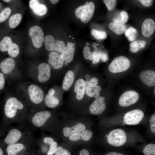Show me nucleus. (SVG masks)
I'll use <instances>...</instances> for the list:
<instances>
[{"mask_svg": "<svg viewBox=\"0 0 155 155\" xmlns=\"http://www.w3.org/2000/svg\"><path fill=\"white\" fill-rule=\"evenodd\" d=\"M27 122L33 128L52 132L55 130L56 119L53 118L51 112L49 111H38L32 116H28Z\"/></svg>", "mask_w": 155, "mask_h": 155, "instance_id": "nucleus-1", "label": "nucleus"}, {"mask_svg": "<svg viewBox=\"0 0 155 155\" xmlns=\"http://www.w3.org/2000/svg\"><path fill=\"white\" fill-rule=\"evenodd\" d=\"M24 108V104L16 98L12 97L7 100L5 105L4 113L10 123L21 124L26 122V119L19 113V111Z\"/></svg>", "mask_w": 155, "mask_h": 155, "instance_id": "nucleus-2", "label": "nucleus"}, {"mask_svg": "<svg viewBox=\"0 0 155 155\" xmlns=\"http://www.w3.org/2000/svg\"><path fill=\"white\" fill-rule=\"evenodd\" d=\"M33 137L32 130L28 128L12 127L9 131L4 140L7 145L27 140Z\"/></svg>", "mask_w": 155, "mask_h": 155, "instance_id": "nucleus-3", "label": "nucleus"}, {"mask_svg": "<svg viewBox=\"0 0 155 155\" xmlns=\"http://www.w3.org/2000/svg\"><path fill=\"white\" fill-rule=\"evenodd\" d=\"M34 137L16 143L8 145L6 151L7 155H26L34 145Z\"/></svg>", "mask_w": 155, "mask_h": 155, "instance_id": "nucleus-4", "label": "nucleus"}, {"mask_svg": "<svg viewBox=\"0 0 155 155\" xmlns=\"http://www.w3.org/2000/svg\"><path fill=\"white\" fill-rule=\"evenodd\" d=\"M95 9L94 3L92 2H87L85 4L78 7L75 10L76 17L80 19L84 23L88 22L92 18Z\"/></svg>", "mask_w": 155, "mask_h": 155, "instance_id": "nucleus-5", "label": "nucleus"}, {"mask_svg": "<svg viewBox=\"0 0 155 155\" xmlns=\"http://www.w3.org/2000/svg\"><path fill=\"white\" fill-rule=\"evenodd\" d=\"M130 62L127 57L120 56L115 57L110 64L108 69L111 72L116 73L124 71L130 67Z\"/></svg>", "mask_w": 155, "mask_h": 155, "instance_id": "nucleus-6", "label": "nucleus"}, {"mask_svg": "<svg viewBox=\"0 0 155 155\" xmlns=\"http://www.w3.org/2000/svg\"><path fill=\"white\" fill-rule=\"evenodd\" d=\"M108 143L115 146H119L123 145L127 140V136L125 132L121 129L113 130L107 137Z\"/></svg>", "mask_w": 155, "mask_h": 155, "instance_id": "nucleus-7", "label": "nucleus"}, {"mask_svg": "<svg viewBox=\"0 0 155 155\" xmlns=\"http://www.w3.org/2000/svg\"><path fill=\"white\" fill-rule=\"evenodd\" d=\"M29 33L34 46L37 48H40L44 38L42 29L38 26H34L30 28Z\"/></svg>", "mask_w": 155, "mask_h": 155, "instance_id": "nucleus-8", "label": "nucleus"}, {"mask_svg": "<svg viewBox=\"0 0 155 155\" xmlns=\"http://www.w3.org/2000/svg\"><path fill=\"white\" fill-rule=\"evenodd\" d=\"M44 41L46 49L49 51H55L61 53L65 46L63 41L56 40L53 36L50 35L46 36Z\"/></svg>", "mask_w": 155, "mask_h": 155, "instance_id": "nucleus-9", "label": "nucleus"}, {"mask_svg": "<svg viewBox=\"0 0 155 155\" xmlns=\"http://www.w3.org/2000/svg\"><path fill=\"white\" fill-rule=\"evenodd\" d=\"M139 96L137 92L129 90L124 93L119 100V104L122 106H129L135 103L138 100Z\"/></svg>", "mask_w": 155, "mask_h": 155, "instance_id": "nucleus-10", "label": "nucleus"}, {"mask_svg": "<svg viewBox=\"0 0 155 155\" xmlns=\"http://www.w3.org/2000/svg\"><path fill=\"white\" fill-rule=\"evenodd\" d=\"M144 115V113L141 110L135 109L126 113L124 116V120L128 125H136L142 120Z\"/></svg>", "mask_w": 155, "mask_h": 155, "instance_id": "nucleus-11", "label": "nucleus"}, {"mask_svg": "<svg viewBox=\"0 0 155 155\" xmlns=\"http://www.w3.org/2000/svg\"><path fill=\"white\" fill-rule=\"evenodd\" d=\"M29 98L33 103L38 104L41 103L44 98V93L42 90L37 86L32 84L28 88Z\"/></svg>", "mask_w": 155, "mask_h": 155, "instance_id": "nucleus-12", "label": "nucleus"}, {"mask_svg": "<svg viewBox=\"0 0 155 155\" xmlns=\"http://www.w3.org/2000/svg\"><path fill=\"white\" fill-rule=\"evenodd\" d=\"M105 98L99 96L91 104L89 107L90 112L93 115H99L102 113L106 108Z\"/></svg>", "mask_w": 155, "mask_h": 155, "instance_id": "nucleus-13", "label": "nucleus"}, {"mask_svg": "<svg viewBox=\"0 0 155 155\" xmlns=\"http://www.w3.org/2000/svg\"><path fill=\"white\" fill-rule=\"evenodd\" d=\"M48 62L49 65L55 69H60L63 66L64 61L61 54L55 51L50 52L49 54Z\"/></svg>", "mask_w": 155, "mask_h": 155, "instance_id": "nucleus-14", "label": "nucleus"}, {"mask_svg": "<svg viewBox=\"0 0 155 155\" xmlns=\"http://www.w3.org/2000/svg\"><path fill=\"white\" fill-rule=\"evenodd\" d=\"M38 69V78L39 81L41 82H44L48 81L51 76L50 66L46 63H42L39 65Z\"/></svg>", "mask_w": 155, "mask_h": 155, "instance_id": "nucleus-15", "label": "nucleus"}, {"mask_svg": "<svg viewBox=\"0 0 155 155\" xmlns=\"http://www.w3.org/2000/svg\"><path fill=\"white\" fill-rule=\"evenodd\" d=\"M75 50L74 44L72 42L68 43L61 54L64 61L67 63L71 62L73 59Z\"/></svg>", "mask_w": 155, "mask_h": 155, "instance_id": "nucleus-16", "label": "nucleus"}, {"mask_svg": "<svg viewBox=\"0 0 155 155\" xmlns=\"http://www.w3.org/2000/svg\"><path fill=\"white\" fill-rule=\"evenodd\" d=\"M140 78L142 82L149 86L155 85V72L150 70H146L141 72Z\"/></svg>", "mask_w": 155, "mask_h": 155, "instance_id": "nucleus-17", "label": "nucleus"}, {"mask_svg": "<svg viewBox=\"0 0 155 155\" xmlns=\"http://www.w3.org/2000/svg\"><path fill=\"white\" fill-rule=\"evenodd\" d=\"M86 129L85 125L79 122L71 127H65L63 129V134L65 137H69L70 136Z\"/></svg>", "mask_w": 155, "mask_h": 155, "instance_id": "nucleus-18", "label": "nucleus"}, {"mask_svg": "<svg viewBox=\"0 0 155 155\" xmlns=\"http://www.w3.org/2000/svg\"><path fill=\"white\" fill-rule=\"evenodd\" d=\"M155 30V23L150 18L145 20L143 22L142 27V33L146 37H149L154 33Z\"/></svg>", "mask_w": 155, "mask_h": 155, "instance_id": "nucleus-19", "label": "nucleus"}, {"mask_svg": "<svg viewBox=\"0 0 155 155\" xmlns=\"http://www.w3.org/2000/svg\"><path fill=\"white\" fill-rule=\"evenodd\" d=\"M92 135V132L91 131L86 129L70 136L68 139L73 142H76L80 140L87 141L90 139Z\"/></svg>", "mask_w": 155, "mask_h": 155, "instance_id": "nucleus-20", "label": "nucleus"}, {"mask_svg": "<svg viewBox=\"0 0 155 155\" xmlns=\"http://www.w3.org/2000/svg\"><path fill=\"white\" fill-rule=\"evenodd\" d=\"M87 82L82 79H78L74 85V91L76 93V98L79 100L82 99L84 97L87 86Z\"/></svg>", "mask_w": 155, "mask_h": 155, "instance_id": "nucleus-21", "label": "nucleus"}, {"mask_svg": "<svg viewBox=\"0 0 155 155\" xmlns=\"http://www.w3.org/2000/svg\"><path fill=\"white\" fill-rule=\"evenodd\" d=\"M16 63L14 60L10 57L7 58L3 60L0 64V68L5 74L11 72L15 67Z\"/></svg>", "mask_w": 155, "mask_h": 155, "instance_id": "nucleus-22", "label": "nucleus"}, {"mask_svg": "<svg viewBox=\"0 0 155 155\" xmlns=\"http://www.w3.org/2000/svg\"><path fill=\"white\" fill-rule=\"evenodd\" d=\"M74 74L71 70L68 71L63 80V88L65 90H69L71 87L74 80Z\"/></svg>", "mask_w": 155, "mask_h": 155, "instance_id": "nucleus-23", "label": "nucleus"}, {"mask_svg": "<svg viewBox=\"0 0 155 155\" xmlns=\"http://www.w3.org/2000/svg\"><path fill=\"white\" fill-rule=\"evenodd\" d=\"M109 27L113 32L118 35L123 34L127 29V26L125 24L114 22L110 24Z\"/></svg>", "mask_w": 155, "mask_h": 155, "instance_id": "nucleus-24", "label": "nucleus"}, {"mask_svg": "<svg viewBox=\"0 0 155 155\" xmlns=\"http://www.w3.org/2000/svg\"><path fill=\"white\" fill-rule=\"evenodd\" d=\"M44 102L46 105L50 108H54L59 104V101L58 98L53 96L47 94L45 98Z\"/></svg>", "mask_w": 155, "mask_h": 155, "instance_id": "nucleus-25", "label": "nucleus"}, {"mask_svg": "<svg viewBox=\"0 0 155 155\" xmlns=\"http://www.w3.org/2000/svg\"><path fill=\"white\" fill-rule=\"evenodd\" d=\"M146 43V42L143 40L134 41L130 44V50L132 53H136L140 49L144 48Z\"/></svg>", "mask_w": 155, "mask_h": 155, "instance_id": "nucleus-26", "label": "nucleus"}, {"mask_svg": "<svg viewBox=\"0 0 155 155\" xmlns=\"http://www.w3.org/2000/svg\"><path fill=\"white\" fill-rule=\"evenodd\" d=\"M22 18V15L19 13H16L11 16L9 21L10 27L14 28L17 27L20 23Z\"/></svg>", "mask_w": 155, "mask_h": 155, "instance_id": "nucleus-27", "label": "nucleus"}, {"mask_svg": "<svg viewBox=\"0 0 155 155\" xmlns=\"http://www.w3.org/2000/svg\"><path fill=\"white\" fill-rule=\"evenodd\" d=\"M12 43L10 37L7 36L4 37L0 42V50L2 52L7 51Z\"/></svg>", "mask_w": 155, "mask_h": 155, "instance_id": "nucleus-28", "label": "nucleus"}, {"mask_svg": "<svg viewBox=\"0 0 155 155\" xmlns=\"http://www.w3.org/2000/svg\"><path fill=\"white\" fill-rule=\"evenodd\" d=\"M129 16L127 13L125 11H121L116 17L113 18L114 22L124 24L128 20Z\"/></svg>", "mask_w": 155, "mask_h": 155, "instance_id": "nucleus-29", "label": "nucleus"}, {"mask_svg": "<svg viewBox=\"0 0 155 155\" xmlns=\"http://www.w3.org/2000/svg\"><path fill=\"white\" fill-rule=\"evenodd\" d=\"M36 14L39 16L44 15L47 12V9L45 5L39 3L32 10Z\"/></svg>", "mask_w": 155, "mask_h": 155, "instance_id": "nucleus-30", "label": "nucleus"}, {"mask_svg": "<svg viewBox=\"0 0 155 155\" xmlns=\"http://www.w3.org/2000/svg\"><path fill=\"white\" fill-rule=\"evenodd\" d=\"M19 51L18 45L15 43H12L7 50V52L10 57L14 58L18 55Z\"/></svg>", "mask_w": 155, "mask_h": 155, "instance_id": "nucleus-31", "label": "nucleus"}, {"mask_svg": "<svg viewBox=\"0 0 155 155\" xmlns=\"http://www.w3.org/2000/svg\"><path fill=\"white\" fill-rule=\"evenodd\" d=\"M137 34V32L136 29L132 27H130L125 32L126 36L130 41H133L135 39Z\"/></svg>", "mask_w": 155, "mask_h": 155, "instance_id": "nucleus-32", "label": "nucleus"}, {"mask_svg": "<svg viewBox=\"0 0 155 155\" xmlns=\"http://www.w3.org/2000/svg\"><path fill=\"white\" fill-rule=\"evenodd\" d=\"M91 34L96 39L98 40L106 38L107 36L106 33L104 31H100L93 29L91 31Z\"/></svg>", "mask_w": 155, "mask_h": 155, "instance_id": "nucleus-33", "label": "nucleus"}, {"mask_svg": "<svg viewBox=\"0 0 155 155\" xmlns=\"http://www.w3.org/2000/svg\"><path fill=\"white\" fill-rule=\"evenodd\" d=\"M143 152L146 155H155V144H151L147 145L144 148Z\"/></svg>", "mask_w": 155, "mask_h": 155, "instance_id": "nucleus-34", "label": "nucleus"}, {"mask_svg": "<svg viewBox=\"0 0 155 155\" xmlns=\"http://www.w3.org/2000/svg\"><path fill=\"white\" fill-rule=\"evenodd\" d=\"M11 9L9 7L5 8L0 13V23L5 20L9 16Z\"/></svg>", "mask_w": 155, "mask_h": 155, "instance_id": "nucleus-35", "label": "nucleus"}, {"mask_svg": "<svg viewBox=\"0 0 155 155\" xmlns=\"http://www.w3.org/2000/svg\"><path fill=\"white\" fill-rule=\"evenodd\" d=\"M103 1L109 11L113 10L116 7L117 4L116 0H104Z\"/></svg>", "mask_w": 155, "mask_h": 155, "instance_id": "nucleus-36", "label": "nucleus"}, {"mask_svg": "<svg viewBox=\"0 0 155 155\" xmlns=\"http://www.w3.org/2000/svg\"><path fill=\"white\" fill-rule=\"evenodd\" d=\"M54 154L55 155H71L68 150L61 146L57 147Z\"/></svg>", "mask_w": 155, "mask_h": 155, "instance_id": "nucleus-37", "label": "nucleus"}, {"mask_svg": "<svg viewBox=\"0 0 155 155\" xmlns=\"http://www.w3.org/2000/svg\"><path fill=\"white\" fill-rule=\"evenodd\" d=\"M57 146V143L55 141H54L50 145L49 148L47 152V155H53L54 154Z\"/></svg>", "mask_w": 155, "mask_h": 155, "instance_id": "nucleus-38", "label": "nucleus"}, {"mask_svg": "<svg viewBox=\"0 0 155 155\" xmlns=\"http://www.w3.org/2000/svg\"><path fill=\"white\" fill-rule=\"evenodd\" d=\"M94 88L87 84L86 88V94L89 96L91 97L94 96Z\"/></svg>", "mask_w": 155, "mask_h": 155, "instance_id": "nucleus-39", "label": "nucleus"}, {"mask_svg": "<svg viewBox=\"0 0 155 155\" xmlns=\"http://www.w3.org/2000/svg\"><path fill=\"white\" fill-rule=\"evenodd\" d=\"M91 53L89 47L88 46H85L84 47L83 51V54L85 59H89Z\"/></svg>", "mask_w": 155, "mask_h": 155, "instance_id": "nucleus-40", "label": "nucleus"}, {"mask_svg": "<svg viewBox=\"0 0 155 155\" xmlns=\"http://www.w3.org/2000/svg\"><path fill=\"white\" fill-rule=\"evenodd\" d=\"M150 129L153 133H155V114H154L150 120Z\"/></svg>", "mask_w": 155, "mask_h": 155, "instance_id": "nucleus-41", "label": "nucleus"}, {"mask_svg": "<svg viewBox=\"0 0 155 155\" xmlns=\"http://www.w3.org/2000/svg\"><path fill=\"white\" fill-rule=\"evenodd\" d=\"M101 51H98L95 54L93 58L92 59V63L96 64L98 63L101 59Z\"/></svg>", "mask_w": 155, "mask_h": 155, "instance_id": "nucleus-42", "label": "nucleus"}, {"mask_svg": "<svg viewBox=\"0 0 155 155\" xmlns=\"http://www.w3.org/2000/svg\"><path fill=\"white\" fill-rule=\"evenodd\" d=\"M98 80L96 78L93 77L88 82L87 84L92 87H94L97 86L98 83Z\"/></svg>", "mask_w": 155, "mask_h": 155, "instance_id": "nucleus-43", "label": "nucleus"}, {"mask_svg": "<svg viewBox=\"0 0 155 155\" xmlns=\"http://www.w3.org/2000/svg\"><path fill=\"white\" fill-rule=\"evenodd\" d=\"M42 141L45 144L50 145L54 141V140L52 137L46 136L44 137Z\"/></svg>", "mask_w": 155, "mask_h": 155, "instance_id": "nucleus-44", "label": "nucleus"}, {"mask_svg": "<svg viewBox=\"0 0 155 155\" xmlns=\"http://www.w3.org/2000/svg\"><path fill=\"white\" fill-rule=\"evenodd\" d=\"M138 1L143 5L146 7H149L151 6L153 1L152 0H139Z\"/></svg>", "mask_w": 155, "mask_h": 155, "instance_id": "nucleus-45", "label": "nucleus"}, {"mask_svg": "<svg viewBox=\"0 0 155 155\" xmlns=\"http://www.w3.org/2000/svg\"><path fill=\"white\" fill-rule=\"evenodd\" d=\"M5 79L3 73H0V90L3 89L4 87Z\"/></svg>", "mask_w": 155, "mask_h": 155, "instance_id": "nucleus-46", "label": "nucleus"}, {"mask_svg": "<svg viewBox=\"0 0 155 155\" xmlns=\"http://www.w3.org/2000/svg\"><path fill=\"white\" fill-rule=\"evenodd\" d=\"M39 3V2L38 0H31L29 2V7L30 9L32 10Z\"/></svg>", "mask_w": 155, "mask_h": 155, "instance_id": "nucleus-47", "label": "nucleus"}, {"mask_svg": "<svg viewBox=\"0 0 155 155\" xmlns=\"http://www.w3.org/2000/svg\"><path fill=\"white\" fill-rule=\"evenodd\" d=\"M97 45L96 44L95 42H94L92 43V45L94 47V51L91 53V56L89 58V59L90 60H92L94 56L98 51V49L96 47Z\"/></svg>", "mask_w": 155, "mask_h": 155, "instance_id": "nucleus-48", "label": "nucleus"}, {"mask_svg": "<svg viewBox=\"0 0 155 155\" xmlns=\"http://www.w3.org/2000/svg\"><path fill=\"white\" fill-rule=\"evenodd\" d=\"M108 59V57L107 54L106 53L101 51V59L103 62L107 61Z\"/></svg>", "mask_w": 155, "mask_h": 155, "instance_id": "nucleus-49", "label": "nucleus"}, {"mask_svg": "<svg viewBox=\"0 0 155 155\" xmlns=\"http://www.w3.org/2000/svg\"><path fill=\"white\" fill-rule=\"evenodd\" d=\"M80 155H90L88 151L86 149H83L81 150L80 152Z\"/></svg>", "mask_w": 155, "mask_h": 155, "instance_id": "nucleus-50", "label": "nucleus"}, {"mask_svg": "<svg viewBox=\"0 0 155 155\" xmlns=\"http://www.w3.org/2000/svg\"><path fill=\"white\" fill-rule=\"evenodd\" d=\"M106 155H124L123 154L115 152H109Z\"/></svg>", "mask_w": 155, "mask_h": 155, "instance_id": "nucleus-51", "label": "nucleus"}, {"mask_svg": "<svg viewBox=\"0 0 155 155\" xmlns=\"http://www.w3.org/2000/svg\"><path fill=\"white\" fill-rule=\"evenodd\" d=\"M94 92H99V91H100L101 90V86H96L94 87Z\"/></svg>", "mask_w": 155, "mask_h": 155, "instance_id": "nucleus-52", "label": "nucleus"}, {"mask_svg": "<svg viewBox=\"0 0 155 155\" xmlns=\"http://www.w3.org/2000/svg\"><path fill=\"white\" fill-rule=\"evenodd\" d=\"M55 92V91L53 89H50L48 92V94L49 95L53 96Z\"/></svg>", "mask_w": 155, "mask_h": 155, "instance_id": "nucleus-53", "label": "nucleus"}, {"mask_svg": "<svg viewBox=\"0 0 155 155\" xmlns=\"http://www.w3.org/2000/svg\"><path fill=\"white\" fill-rule=\"evenodd\" d=\"M100 93L99 92H94V97L96 98L99 97Z\"/></svg>", "mask_w": 155, "mask_h": 155, "instance_id": "nucleus-54", "label": "nucleus"}, {"mask_svg": "<svg viewBox=\"0 0 155 155\" xmlns=\"http://www.w3.org/2000/svg\"><path fill=\"white\" fill-rule=\"evenodd\" d=\"M58 0H51L50 1L51 3L53 4H55L59 1Z\"/></svg>", "mask_w": 155, "mask_h": 155, "instance_id": "nucleus-55", "label": "nucleus"}, {"mask_svg": "<svg viewBox=\"0 0 155 155\" xmlns=\"http://www.w3.org/2000/svg\"><path fill=\"white\" fill-rule=\"evenodd\" d=\"M4 153L1 148H0V155H3Z\"/></svg>", "mask_w": 155, "mask_h": 155, "instance_id": "nucleus-56", "label": "nucleus"}, {"mask_svg": "<svg viewBox=\"0 0 155 155\" xmlns=\"http://www.w3.org/2000/svg\"><path fill=\"white\" fill-rule=\"evenodd\" d=\"M3 1L6 2H8L10 1H11L10 0H3Z\"/></svg>", "mask_w": 155, "mask_h": 155, "instance_id": "nucleus-57", "label": "nucleus"}, {"mask_svg": "<svg viewBox=\"0 0 155 155\" xmlns=\"http://www.w3.org/2000/svg\"><path fill=\"white\" fill-rule=\"evenodd\" d=\"M154 93H155V89H154Z\"/></svg>", "mask_w": 155, "mask_h": 155, "instance_id": "nucleus-58", "label": "nucleus"}, {"mask_svg": "<svg viewBox=\"0 0 155 155\" xmlns=\"http://www.w3.org/2000/svg\"></svg>", "mask_w": 155, "mask_h": 155, "instance_id": "nucleus-59", "label": "nucleus"}]
</instances>
